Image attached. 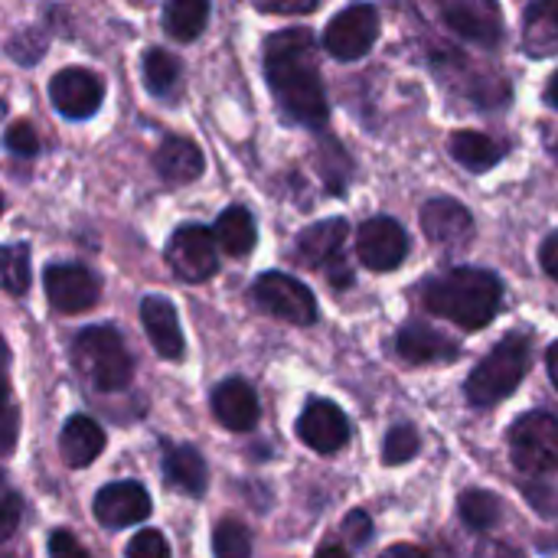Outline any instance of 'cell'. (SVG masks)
Instances as JSON below:
<instances>
[{"label":"cell","mask_w":558,"mask_h":558,"mask_svg":"<svg viewBox=\"0 0 558 558\" xmlns=\"http://www.w3.org/2000/svg\"><path fill=\"white\" fill-rule=\"evenodd\" d=\"M265 75L281 111L314 131L327 128L330 105L320 82V65L314 56V36L304 26L271 33L265 43Z\"/></svg>","instance_id":"6da1fadb"},{"label":"cell","mask_w":558,"mask_h":558,"mask_svg":"<svg viewBox=\"0 0 558 558\" xmlns=\"http://www.w3.org/2000/svg\"><path fill=\"white\" fill-rule=\"evenodd\" d=\"M418 304L425 314L441 317L468 333L490 327L504 307V278L490 268L458 265L418 284Z\"/></svg>","instance_id":"7a4b0ae2"},{"label":"cell","mask_w":558,"mask_h":558,"mask_svg":"<svg viewBox=\"0 0 558 558\" xmlns=\"http://www.w3.org/2000/svg\"><path fill=\"white\" fill-rule=\"evenodd\" d=\"M533 363V343L526 333H504L490 353L477 360V366L464 379V399L471 409H494L507 402L526 379Z\"/></svg>","instance_id":"3957f363"},{"label":"cell","mask_w":558,"mask_h":558,"mask_svg":"<svg viewBox=\"0 0 558 558\" xmlns=\"http://www.w3.org/2000/svg\"><path fill=\"white\" fill-rule=\"evenodd\" d=\"M72 366L95 392H121L134 376V360L114 327L82 330L72 340Z\"/></svg>","instance_id":"277c9868"},{"label":"cell","mask_w":558,"mask_h":558,"mask_svg":"<svg viewBox=\"0 0 558 558\" xmlns=\"http://www.w3.org/2000/svg\"><path fill=\"white\" fill-rule=\"evenodd\" d=\"M510 461L523 477H553L558 474V415L546 409L523 412L507 428Z\"/></svg>","instance_id":"5b68a950"},{"label":"cell","mask_w":558,"mask_h":558,"mask_svg":"<svg viewBox=\"0 0 558 558\" xmlns=\"http://www.w3.org/2000/svg\"><path fill=\"white\" fill-rule=\"evenodd\" d=\"M347 235H350L347 219H340V216L320 219V222L307 226V229L294 239V262L304 265V268L324 271V275L343 291V288H350V284L356 281V278H353V268H350L347 258H343Z\"/></svg>","instance_id":"8992f818"},{"label":"cell","mask_w":558,"mask_h":558,"mask_svg":"<svg viewBox=\"0 0 558 558\" xmlns=\"http://www.w3.org/2000/svg\"><path fill=\"white\" fill-rule=\"evenodd\" d=\"M252 301L294 327H311L317 324V298L307 284H301L298 278L284 275V271H265L255 284H252Z\"/></svg>","instance_id":"52a82bcc"},{"label":"cell","mask_w":558,"mask_h":558,"mask_svg":"<svg viewBox=\"0 0 558 558\" xmlns=\"http://www.w3.org/2000/svg\"><path fill=\"white\" fill-rule=\"evenodd\" d=\"M379 39V10L373 3H353L340 10L324 29V49L340 62L363 59Z\"/></svg>","instance_id":"ba28073f"},{"label":"cell","mask_w":558,"mask_h":558,"mask_svg":"<svg viewBox=\"0 0 558 558\" xmlns=\"http://www.w3.org/2000/svg\"><path fill=\"white\" fill-rule=\"evenodd\" d=\"M422 232L428 245L441 248L445 255H461L474 242V216L471 209L454 196H435L418 213Z\"/></svg>","instance_id":"9c48e42d"},{"label":"cell","mask_w":558,"mask_h":558,"mask_svg":"<svg viewBox=\"0 0 558 558\" xmlns=\"http://www.w3.org/2000/svg\"><path fill=\"white\" fill-rule=\"evenodd\" d=\"M441 23L464 43L497 49L504 43V10L494 0H445L438 3Z\"/></svg>","instance_id":"30bf717a"},{"label":"cell","mask_w":558,"mask_h":558,"mask_svg":"<svg viewBox=\"0 0 558 558\" xmlns=\"http://www.w3.org/2000/svg\"><path fill=\"white\" fill-rule=\"evenodd\" d=\"M409 235L399 219L392 216H373L356 229V258L369 271H396L409 258Z\"/></svg>","instance_id":"8fae6325"},{"label":"cell","mask_w":558,"mask_h":558,"mask_svg":"<svg viewBox=\"0 0 558 558\" xmlns=\"http://www.w3.org/2000/svg\"><path fill=\"white\" fill-rule=\"evenodd\" d=\"M167 262L180 281L199 284L209 281L219 268L216 262V242L206 226H183L167 242Z\"/></svg>","instance_id":"7c38bea8"},{"label":"cell","mask_w":558,"mask_h":558,"mask_svg":"<svg viewBox=\"0 0 558 558\" xmlns=\"http://www.w3.org/2000/svg\"><path fill=\"white\" fill-rule=\"evenodd\" d=\"M350 418L330 399H311L298 418V438L317 454H337L350 445Z\"/></svg>","instance_id":"4fadbf2b"},{"label":"cell","mask_w":558,"mask_h":558,"mask_svg":"<svg viewBox=\"0 0 558 558\" xmlns=\"http://www.w3.org/2000/svg\"><path fill=\"white\" fill-rule=\"evenodd\" d=\"M461 343L432 327L428 320H405L396 330V356L409 366H435V363H454L461 360Z\"/></svg>","instance_id":"5bb4252c"},{"label":"cell","mask_w":558,"mask_h":558,"mask_svg":"<svg viewBox=\"0 0 558 558\" xmlns=\"http://www.w3.org/2000/svg\"><path fill=\"white\" fill-rule=\"evenodd\" d=\"M43 284H46L49 304L59 314H82V311L95 307L98 304V294H101L98 278L88 268L72 265V262L49 265L46 275H43Z\"/></svg>","instance_id":"9a60e30c"},{"label":"cell","mask_w":558,"mask_h":558,"mask_svg":"<svg viewBox=\"0 0 558 558\" xmlns=\"http://www.w3.org/2000/svg\"><path fill=\"white\" fill-rule=\"evenodd\" d=\"M441 75L458 85V95L474 101V108H504L510 101V88L497 72H487L461 56H448L438 62Z\"/></svg>","instance_id":"2e32d148"},{"label":"cell","mask_w":558,"mask_h":558,"mask_svg":"<svg viewBox=\"0 0 558 558\" xmlns=\"http://www.w3.org/2000/svg\"><path fill=\"white\" fill-rule=\"evenodd\" d=\"M49 98L59 114L82 121L98 111V105L105 98V85L88 69H62V72H56V78L49 85Z\"/></svg>","instance_id":"e0dca14e"},{"label":"cell","mask_w":558,"mask_h":558,"mask_svg":"<svg viewBox=\"0 0 558 558\" xmlns=\"http://www.w3.org/2000/svg\"><path fill=\"white\" fill-rule=\"evenodd\" d=\"M95 520L108 530H124L134 523H144L150 517V497L134 481H118L98 490L95 497Z\"/></svg>","instance_id":"ac0fdd59"},{"label":"cell","mask_w":558,"mask_h":558,"mask_svg":"<svg viewBox=\"0 0 558 558\" xmlns=\"http://www.w3.org/2000/svg\"><path fill=\"white\" fill-rule=\"evenodd\" d=\"M448 154L458 167H464L468 173H490L494 167H500L510 154V141H500L487 131H451L448 137Z\"/></svg>","instance_id":"d6986e66"},{"label":"cell","mask_w":558,"mask_h":558,"mask_svg":"<svg viewBox=\"0 0 558 558\" xmlns=\"http://www.w3.org/2000/svg\"><path fill=\"white\" fill-rule=\"evenodd\" d=\"M141 324H144L147 340L157 350V356H163V360H183V353H186L183 330H180V320H177V307L167 298H160V294L144 298V304H141Z\"/></svg>","instance_id":"ffe728a7"},{"label":"cell","mask_w":558,"mask_h":558,"mask_svg":"<svg viewBox=\"0 0 558 558\" xmlns=\"http://www.w3.org/2000/svg\"><path fill=\"white\" fill-rule=\"evenodd\" d=\"M213 412L229 432H252L262 418L255 389L245 379H226L213 392Z\"/></svg>","instance_id":"44dd1931"},{"label":"cell","mask_w":558,"mask_h":558,"mask_svg":"<svg viewBox=\"0 0 558 558\" xmlns=\"http://www.w3.org/2000/svg\"><path fill=\"white\" fill-rule=\"evenodd\" d=\"M520 43L530 59L558 56V0H533L523 10Z\"/></svg>","instance_id":"7402d4cb"},{"label":"cell","mask_w":558,"mask_h":558,"mask_svg":"<svg viewBox=\"0 0 558 558\" xmlns=\"http://www.w3.org/2000/svg\"><path fill=\"white\" fill-rule=\"evenodd\" d=\"M59 448H62V458L69 468H88L105 451V432L95 418L72 415L62 428Z\"/></svg>","instance_id":"603a6c76"},{"label":"cell","mask_w":558,"mask_h":558,"mask_svg":"<svg viewBox=\"0 0 558 558\" xmlns=\"http://www.w3.org/2000/svg\"><path fill=\"white\" fill-rule=\"evenodd\" d=\"M157 173L167 183H193L203 173V150L190 137H167L154 154Z\"/></svg>","instance_id":"cb8c5ba5"},{"label":"cell","mask_w":558,"mask_h":558,"mask_svg":"<svg viewBox=\"0 0 558 558\" xmlns=\"http://www.w3.org/2000/svg\"><path fill=\"white\" fill-rule=\"evenodd\" d=\"M163 474L173 487H180L190 497H203L209 487V468L203 454L190 445H173L163 451Z\"/></svg>","instance_id":"d4e9b609"},{"label":"cell","mask_w":558,"mask_h":558,"mask_svg":"<svg viewBox=\"0 0 558 558\" xmlns=\"http://www.w3.org/2000/svg\"><path fill=\"white\" fill-rule=\"evenodd\" d=\"M213 242L222 245L226 255H248L258 242V229H255V219L245 206H229L219 219H216V229H213Z\"/></svg>","instance_id":"484cf974"},{"label":"cell","mask_w":558,"mask_h":558,"mask_svg":"<svg viewBox=\"0 0 558 558\" xmlns=\"http://www.w3.org/2000/svg\"><path fill=\"white\" fill-rule=\"evenodd\" d=\"M458 517L471 533H490L504 520V497L484 487H468L458 497Z\"/></svg>","instance_id":"4316f807"},{"label":"cell","mask_w":558,"mask_h":558,"mask_svg":"<svg viewBox=\"0 0 558 558\" xmlns=\"http://www.w3.org/2000/svg\"><path fill=\"white\" fill-rule=\"evenodd\" d=\"M209 23V3L206 0H173L163 7V29L180 39L190 43L196 39Z\"/></svg>","instance_id":"83f0119b"},{"label":"cell","mask_w":558,"mask_h":558,"mask_svg":"<svg viewBox=\"0 0 558 558\" xmlns=\"http://www.w3.org/2000/svg\"><path fill=\"white\" fill-rule=\"evenodd\" d=\"M144 78L154 95H170L180 82V59L160 46L144 52Z\"/></svg>","instance_id":"f1b7e54d"},{"label":"cell","mask_w":558,"mask_h":558,"mask_svg":"<svg viewBox=\"0 0 558 558\" xmlns=\"http://www.w3.org/2000/svg\"><path fill=\"white\" fill-rule=\"evenodd\" d=\"M0 288L7 294H26V288H29V248L23 242L0 245Z\"/></svg>","instance_id":"f546056e"},{"label":"cell","mask_w":558,"mask_h":558,"mask_svg":"<svg viewBox=\"0 0 558 558\" xmlns=\"http://www.w3.org/2000/svg\"><path fill=\"white\" fill-rule=\"evenodd\" d=\"M422 451V435L415 425L402 422V425H392L386 441H383V464L386 468H402L409 461H415Z\"/></svg>","instance_id":"4dcf8cb0"},{"label":"cell","mask_w":558,"mask_h":558,"mask_svg":"<svg viewBox=\"0 0 558 558\" xmlns=\"http://www.w3.org/2000/svg\"><path fill=\"white\" fill-rule=\"evenodd\" d=\"M216 558H252V533L239 520H222L213 530Z\"/></svg>","instance_id":"1f68e13d"},{"label":"cell","mask_w":558,"mask_h":558,"mask_svg":"<svg viewBox=\"0 0 558 558\" xmlns=\"http://www.w3.org/2000/svg\"><path fill=\"white\" fill-rule=\"evenodd\" d=\"M320 173L330 183V193H343V186H347V180L353 173V163H350L347 150L337 141H330V137H327V144L320 150Z\"/></svg>","instance_id":"d6a6232c"},{"label":"cell","mask_w":558,"mask_h":558,"mask_svg":"<svg viewBox=\"0 0 558 558\" xmlns=\"http://www.w3.org/2000/svg\"><path fill=\"white\" fill-rule=\"evenodd\" d=\"M20 513H23V504L16 497V490L3 481L0 474V543L10 539L20 526Z\"/></svg>","instance_id":"836d02e7"},{"label":"cell","mask_w":558,"mask_h":558,"mask_svg":"<svg viewBox=\"0 0 558 558\" xmlns=\"http://www.w3.org/2000/svg\"><path fill=\"white\" fill-rule=\"evenodd\" d=\"M128 558H170V546L157 530H141L128 543Z\"/></svg>","instance_id":"e575fe53"},{"label":"cell","mask_w":558,"mask_h":558,"mask_svg":"<svg viewBox=\"0 0 558 558\" xmlns=\"http://www.w3.org/2000/svg\"><path fill=\"white\" fill-rule=\"evenodd\" d=\"M3 144H7V150L16 154V157H33V154L39 150V137H36V131H33L26 121L10 124V131L3 134Z\"/></svg>","instance_id":"d590c367"},{"label":"cell","mask_w":558,"mask_h":558,"mask_svg":"<svg viewBox=\"0 0 558 558\" xmlns=\"http://www.w3.org/2000/svg\"><path fill=\"white\" fill-rule=\"evenodd\" d=\"M16 438H20V412L13 405H3L0 409V461L13 454Z\"/></svg>","instance_id":"8d00e7d4"},{"label":"cell","mask_w":558,"mask_h":558,"mask_svg":"<svg viewBox=\"0 0 558 558\" xmlns=\"http://www.w3.org/2000/svg\"><path fill=\"white\" fill-rule=\"evenodd\" d=\"M343 536L353 543V549L366 546V543L373 539V523H369V513H363V510H353V513H347V520H343Z\"/></svg>","instance_id":"74e56055"},{"label":"cell","mask_w":558,"mask_h":558,"mask_svg":"<svg viewBox=\"0 0 558 558\" xmlns=\"http://www.w3.org/2000/svg\"><path fill=\"white\" fill-rule=\"evenodd\" d=\"M49 558H92V556L78 546V539H75L72 533L59 530V533H52V536H49Z\"/></svg>","instance_id":"f35d334b"},{"label":"cell","mask_w":558,"mask_h":558,"mask_svg":"<svg viewBox=\"0 0 558 558\" xmlns=\"http://www.w3.org/2000/svg\"><path fill=\"white\" fill-rule=\"evenodd\" d=\"M539 268L558 284V229H553V232L539 242Z\"/></svg>","instance_id":"ab89813d"},{"label":"cell","mask_w":558,"mask_h":558,"mask_svg":"<svg viewBox=\"0 0 558 558\" xmlns=\"http://www.w3.org/2000/svg\"><path fill=\"white\" fill-rule=\"evenodd\" d=\"M317 7H320L317 0H304V3H262L258 0V10L275 13V16H301V13H314Z\"/></svg>","instance_id":"60d3db41"},{"label":"cell","mask_w":558,"mask_h":558,"mask_svg":"<svg viewBox=\"0 0 558 558\" xmlns=\"http://www.w3.org/2000/svg\"><path fill=\"white\" fill-rule=\"evenodd\" d=\"M379 558H432L422 546H415V543H392L389 549H383Z\"/></svg>","instance_id":"b9f144b4"},{"label":"cell","mask_w":558,"mask_h":558,"mask_svg":"<svg viewBox=\"0 0 558 558\" xmlns=\"http://www.w3.org/2000/svg\"><path fill=\"white\" fill-rule=\"evenodd\" d=\"M474 558H523V553H520V549H513V546L494 543V546H484V549H481Z\"/></svg>","instance_id":"7bdbcfd3"},{"label":"cell","mask_w":558,"mask_h":558,"mask_svg":"<svg viewBox=\"0 0 558 558\" xmlns=\"http://www.w3.org/2000/svg\"><path fill=\"white\" fill-rule=\"evenodd\" d=\"M546 373H549V383L556 386L558 392V340H553L549 350H546Z\"/></svg>","instance_id":"ee69618b"},{"label":"cell","mask_w":558,"mask_h":558,"mask_svg":"<svg viewBox=\"0 0 558 558\" xmlns=\"http://www.w3.org/2000/svg\"><path fill=\"white\" fill-rule=\"evenodd\" d=\"M543 141H546L549 157L558 163V124H543Z\"/></svg>","instance_id":"f6af8a7d"},{"label":"cell","mask_w":558,"mask_h":558,"mask_svg":"<svg viewBox=\"0 0 558 558\" xmlns=\"http://www.w3.org/2000/svg\"><path fill=\"white\" fill-rule=\"evenodd\" d=\"M543 95H546V105L558 111V69L549 75V82H546V92H543Z\"/></svg>","instance_id":"bcb514c9"},{"label":"cell","mask_w":558,"mask_h":558,"mask_svg":"<svg viewBox=\"0 0 558 558\" xmlns=\"http://www.w3.org/2000/svg\"><path fill=\"white\" fill-rule=\"evenodd\" d=\"M314 558H350V553H347L343 546H337V543H324Z\"/></svg>","instance_id":"7dc6e473"},{"label":"cell","mask_w":558,"mask_h":558,"mask_svg":"<svg viewBox=\"0 0 558 558\" xmlns=\"http://www.w3.org/2000/svg\"><path fill=\"white\" fill-rule=\"evenodd\" d=\"M7 405V379H3V373H0V409Z\"/></svg>","instance_id":"c3c4849f"},{"label":"cell","mask_w":558,"mask_h":558,"mask_svg":"<svg viewBox=\"0 0 558 558\" xmlns=\"http://www.w3.org/2000/svg\"><path fill=\"white\" fill-rule=\"evenodd\" d=\"M7 356V347H3V340H0V360Z\"/></svg>","instance_id":"681fc988"},{"label":"cell","mask_w":558,"mask_h":558,"mask_svg":"<svg viewBox=\"0 0 558 558\" xmlns=\"http://www.w3.org/2000/svg\"><path fill=\"white\" fill-rule=\"evenodd\" d=\"M0 213H3V196H0Z\"/></svg>","instance_id":"f907efd6"},{"label":"cell","mask_w":558,"mask_h":558,"mask_svg":"<svg viewBox=\"0 0 558 558\" xmlns=\"http://www.w3.org/2000/svg\"><path fill=\"white\" fill-rule=\"evenodd\" d=\"M0 114H3V101H0Z\"/></svg>","instance_id":"816d5d0a"}]
</instances>
